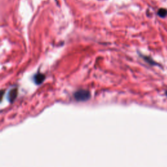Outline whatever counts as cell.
Returning <instances> with one entry per match:
<instances>
[{
    "mask_svg": "<svg viewBox=\"0 0 167 167\" xmlns=\"http://www.w3.org/2000/svg\"><path fill=\"white\" fill-rule=\"evenodd\" d=\"M158 14L161 18H165L167 15V11L165 9H160L159 12H158Z\"/></svg>",
    "mask_w": 167,
    "mask_h": 167,
    "instance_id": "4",
    "label": "cell"
},
{
    "mask_svg": "<svg viewBox=\"0 0 167 167\" xmlns=\"http://www.w3.org/2000/svg\"><path fill=\"white\" fill-rule=\"evenodd\" d=\"M74 98L76 101H87L89 97H90V93L88 91L84 90V89H81V90L77 91L74 95Z\"/></svg>",
    "mask_w": 167,
    "mask_h": 167,
    "instance_id": "1",
    "label": "cell"
},
{
    "mask_svg": "<svg viewBox=\"0 0 167 167\" xmlns=\"http://www.w3.org/2000/svg\"><path fill=\"white\" fill-rule=\"evenodd\" d=\"M44 79H45V76H44V74L38 73L37 74H35L34 78V80L37 84H41L44 81Z\"/></svg>",
    "mask_w": 167,
    "mask_h": 167,
    "instance_id": "2",
    "label": "cell"
},
{
    "mask_svg": "<svg viewBox=\"0 0 167 167\" xmlns=\"http://www.w3.org/2000/svg\"><path fill=\"white\" fill-rule=\"evenodd\" d=\"M16 93H17L16 89H11V90L9 91V93L8 94V98L10 101H13L14 99H15L16 97Z\"/></svg>",
    "mask_w": 167,
    "mask_h": 167,
    "instance_id": "3",
    "label": "cell"
},
{
    "mask_svg": "<svg viewBox=\"0 0 167 167\" xmlns=\"http://www.w3.org/2000/svg\"></svg>",
    "mask_w": 167,
    "mask_h": 167,
    "instance_id": "5",
    "label": "cell"
}]
</instances>
